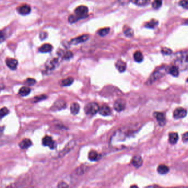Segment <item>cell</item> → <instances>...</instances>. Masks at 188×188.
Here are the masks:
<instances>
[{
	"label": "cell",
	"instance_id": "6da1fadb",
	"mask_svg": "<svg viewBox=\"0 0 188 188\" xmlns=\"http://www.w3.org/2000/svg\"><path fill=\"white\" fill-rule=\"evenodd\" d=\"M174 66L180 70H188V51L178 52L173 58Z\"/></svg>",
	"mask_w": 188,
	"mask_h": 188
},
{
	"label": "cell",
	"instance_id": "7a4b0ae2",
	"mask_svg": "<svg viewBox=\"0 0 188 188\" xmlns=\"http://www.w3.org/2000/svg\"><path fill=\"white\" fill-rule=\"evenodd\" d=\"M166 72L167 68L164 66L157 68V69L152 73V74L151 75L147 82L149 84H151L153 82H155L161 78L163 76H164Z\"/></svg>",
	"mask_w": 188,
	"mask_h": 188
},
{
	"label": "cell",
	"instance_id": "3957f363",
	"mask_svg": "<svg viewBox=\"0 0 188 188\" xmlns=\"http://www.w3.org/2000/svg\"><path fill=\"white\" fill-rule=\"evenodd\" d=\"M100 107L98 103L95 102L88 103L85 107V112L86 114L89 115H94L98 112Z\"/></svg>",
	"mask_w": 188,
	"mask_h": 188
},
{
	"label": "cell",
	"instance_id": "277c9868",
	"mask_svg": "<svg viewBox=\"0 0 188 188\" xmlns=\"http://www.w3.org/2000/svg\"><path fill=\"white\" fill-rule=\"evenodd\" d=\"M88 13V8L84 6H80L75 10V15L80 19L86 18Z\"/></svg>",
	"mask_w": 188,
	"mask_h": 188
},
{
	"label": "cell",
	"instance_id": "5b68a950",
	"mask_svg": "<svg viewBox=\"0 0 188 188\" xmlns=\"http://www.w3.org/2000/svg\"><path fill=\"white\" fill-rule=\"evenodd\" d=\"M59 64V59L57 58L50 59L45 64V68L47 71H51L55 69Z\"/></svg>",
	"mask_w": 188,
	"mask_h": 188
},
{
	"label": "cell",
	"instance_id": "8992f818",
	"mask_svg": "<svg viewBox=\"0 0 188 188\" xmlns=\"http://www.w3.org/2000/svg\"><path fill=\"white\" fill-rule=\"evenodd\" d=\"M187 115V111L184 108H177L173 112V117L175 119L183 118Z\"/></svg>",
	"mask_w": 188,
	"mask_h": 188
},
{
	"label": "cell",
	"instance_id": "52a82bcc",
	"mask_svg": "<svg viewBox=\"0 0 188 188\" xmlns=\"http://www.w3.org/2000/svg\"><path fill=\"white\" fill-rule=\"evenodd\" d=\"M114 109L117 112L123 111L126 107V102L123 99H118L115 101L114 105Z\"/></svg>",
	"mask_w": 188,
	"mask_h": 188
},
{
	"label": "cell",
	"instance_id": "ba28073f",
	"mask_svg": "<svg viewBox=\"0 0 188 188\" xmlns=\"http://www.w3.org/2000/svg\"><path fill=\"white\" fill-rule=\"evenodd\" d=\"M66 103L63 100H58L54 102V105L52 106L51 110L54 111L61 110L66 108Z\"/></svg>",
	"mask_w": 188,
	"mask_h": 188
},
{
	"label": "cell",
	"instance_id": "9c48e42d",
	"mask_svg": "<svg viewBox=\"0 0 188 188\" xmlns=\"http://www.w3.org/2000/svg\"><path fill=\"white\" fill-rule=\"evenodd\" d=\"M17 10L18 11V13L20 14L26 16L30 13L31 12V7L28 5H24L18 7Z\"/></svg>",
	"mask_w": 188,
	"mask_h": 188
},
{
	"label": "cell",
	"instance_id": "30bf717a",
	"mask_svg": "<svg viewBox=\"0 0 188 188\" xmlns=\"http://www.w3.org/2000/svg\"><path fill=\"white\" fill-rule=\"evenodd\" d=\"M88 39H89L88 35H83L78 36L77 38H75L74 39L71 40L70 41V44H72V45H77V44L85 42L86 40H88Z\"/></svg>",
	"mask_w": 188,
	"mask_h": 188
},
{
	"label": "cell",
	"instance_id": "8fae6325",
	"mask_svg": "<svg viewBox=\"0 0 188 188\" xmlns=\"http://www.w3.org/2000/svg\"><path fill=\"white\" fill-rule=\"evenodd\" d=\"M42 144L44 146H48L51 149L54 148V142L53 139H52L51 137L49 136H46L44 137L42 139Z\"/></svg>",
	"mask_w": 188,
	"mask_h": 188
},
{
	"label": "cell",
	"instance_id": "7c38bea8",
	"mask_svg": "<svg viewBox=\"0 0 188 188\" xmlns=\"http://www.w3.org/2000/svg\"><path fill=\"white\" fill-rule=\"evenodd\" d=\"M6 63L10 70H16L17 66H18L17 60L14 59V58H7L6 60Z\"/></svg>",
	"mask_w": 188,
	"mask_h": 188
},
{
	"label": "cell",
	"instance_id": "4fadbf2b",
	"mask_svg": "<svg viewBox=\"0 0 188 188\" xmlns=\"http://www.w3.org/2000/svg\"><path fill=\"white\" fill-rule=\"evenodd\" d=\"M142 163L143 160L140 156H135L131 160V164L133 165L135 167H140Z\"/></svg>",
	"mask_w": 188,
	"mask_h": 188
},
{
	"label": "cell",
	"instance_id": "5bb4252c",
	"mask_svg": "<svg viewBox=\"0 0 188 188\" xmlns=\"http://www.w3.org/2000/svg\"><path fill=\"white\" fill-rule=\"evenodd\" d=\"M98 112L101 115H102L103 116H109L111 114V108H110L107 105H104L100 107Z\"/></svg>",
	"mask_w": 188,
	"mask_h": 188
},
{
	"label": "cell",
	"instance_id": "9a60e30c",
	"mask_svg": "<svg viewBox=\"0 0 188 188\" xmlns=\"http://www.w3.org/2000/svg\"><path fill=\"white\" fill-rule=\"evenodd\" d=\"M116 67L119 72H124L126 70V63L122 60L119 59L116 62Z\"/></svg>",
	"mask_w": 188,
	"mask_h": 188
},
{
	"label": "cell",
	"instance_id": "2e32d148",
	"mask_svg": "<svg viewBox=\"0 0 188 188\" xmlns=\"http://www.w3.org/2000/svg\"><path fill=\"white\" fill-rule=\"evenodd\" d=\"M32 145V142L30 139H24L19 143V146L22 149H26Z\"/></svg>",
	"mask_w": 188,
	"mask_h": 188
},
{
	"label": "cell",
	"instance_id": "e0dca14e",
	"mask_svg": "<svg viewBox=\"0 0 188 188\" xmlns=\"http://www.w3.org/2000/svg\"><path fill=\"white\" fill-rule=\"evenodd\" d=\"M154 116H155V118L157 119V121H158V122L160 123V124H163L165 123L166 119H165L164 114L161 113V112H155L154 114Z\"/></svg>",
	"mask_w": 188,
	"mask_h": 188
},
{
	"label": "cell",
	"instance_id": "ac0fdd59",
	"mask_svg": "<svg viewBox=\"0 0 188 188\" xmlns=\"http://www.w3.org/2000/svg\"><path fill=\"white\" fill-rule=\"evenodd\" d=\"M170 170L169 167L165 165H160L157 167V172L161 174H167Z\"/></svg>",
	"mask_w": 188,
	"mask_h": 188
},
{
	"label": "cell",
	"instance_id": "d6986e66",
	"mask_svg": "<svg viewBox=\"0 0 188 188\" xmlns=\"http://www.w3.org/2000/svg\"><path fill=\"white\" fill-rule=\"evenodd\" d=\"M70 110L71 112V114L75 115L79 113L80 110V106L78 103H73L70 107Z\"/></svg>",
	"mask_w": 188,
	"mask_h": 188
},
{
	"label": "cell",
	"instance_id": "ffe728a7",
	"mask_svg": "<svg viewBox=\"0 0 188 188\" xmlns=\"http://www.w3.org/2000/svg\"><path fill=\"white\" fill-rule=\"evenodd\" d=\"M52 50V46L51 45L49 44H44L39 48V51L42 53H47L51 51Z\"/></svg>",
	"mask_w": 188,
	"mask_h": 188
},
{
	"label": "cell",
	"instance_id": "44dd1931",
	"mask_svg": "<svg viewBox=\"0 0 188 188\" xmlns=\"http://www.w3.org/2000/svg\"><path fill=\"white\" fill-rule=\"evenodd\" d=\"M178 135L177 133H170L169 134V142L172 144H175L178 141Z\"/></svg>",
	"mask_w": 188,
	"mask_h": 188
},
{
	"label": "cell",
	"instance_id": "7402d4cb",
	"mask_svg": "<svg viewBox=\"0 0 188 188\" xmlns=\"http://www.w3.org/2000/svg\"><path fill=\"white\" fill-rule=\"evenodd\" d=\"M168 73L174 77H178L179 74V70L175 66H172L168 69Z\"/></svg>",
	"mask_w": 188,
	"mask_h": 188
},
{
	"label": "cell",
	"instance_id": "603a6c76",
	"mask_svg": "<svg viewBox=\"0 0 188 188\" xmlns=\"http://www.w3.org/2000/svg\"><path fill=\"white\" fill-rule=\"evenodd\" d=\"M31 92V89L28 87L24 86L20 89L19 91V94L22 96H26L28 95Z\"/></svg>",
	"mask_w": 188,
	"mask_h": 188
},
{
	"label": "cell",
	"instance_id": "cb8c5ba5",
	"mask_svg": "<svg viewBox=\"0 0 188 188\" xmlns=\"http://www.w3.org/2000/svg\"><path fill=\"white\" fill-rule=\"evenodd\" d=\"M74 79L72 77H68L65 79H63V80L61 81L60 82V84L61 86H70L71 85L73 82Z\"/></svg>",
	"mask_w": 188,
	"mask_h": 188
},
{
	"label": "cell",
	"instance_id": "d4e9b609",
	"mask_svg": "<svg viewBox=\"0 0 188 188\" xmlns=\"http://www.w3.org/2000/svg\"><path fill=\"white\" fill-rule=\"evenodd\" d=\"M88 157H89V160L94 161L98 160V158H99V155L96 151L92 150L89 152V155H88Z\"/></svg>",
	"mask_w": 188,
	"mask_h": 188
},
{
	"label": "cell",
	"instance_id": "484cf974",
	"mask_svg": "<svg viewBox=\"0 0 188 188\" xmlns=\"http://www.w3.org/2000/svg\"><path fill=\"white\" fill-rule=\"evenodd\" d=\"M131 2L138 6H145L150 2V0H130Z\"/></svg>",
	"mask_w": 188,
	"mask_h": 188
},
{
	"label": "cell",
	"instance_id": "4316f807",
	"mask_svg": "<svg viewBox=\"0 0 188 188\" xmlns=\"http://www.w3.org/2000/svg\"><path fill=\"white\" fill-rule=\"evenodd\" d=\"M134 58L136 62L140 63L142 61L144 57L141 52L137 51L134 54Z\"/></svg>",
	"mask_w": 188,
	"mask_h": 188
},
{
	"label": "cell",
	"instance_id": "83f0119b",
	"mask_svg": "<svg viewBox=\"0 0 188 188\" xmlns=\"http://www.w3.org/2000/svg\"><path fill=\"white\" fill-rule=\"evenodd\" d=\"M59 55L62 56L63 58L65 59H69L73 57V54L70 51H67L66 52H62Z\"/></svg>",
	"mask_w": 188,
	"mask_h": 188
},
{
	"label": "cell",
	"instance_id": "f1b7e54d",
	"mask_svg": "<svg viewBox=\"0 0 188 188\" xmlns=\"http://www.w3.org/2000/svg\"><path fill=\"white\" fill-rule=\"evenodd\" d=\"M124 34L128 37H131V36L133 35V34H134V31L133 30V29L130 28V27H124Z\"/></svg>",
	"mask_w": 188,
	"mask_h": 188
},
{
	"label": "cell",
	"instance_id": "f546056e",
	"mask_svg": "<svg viewBox=\"0 0 188 188\" xmlns=\"http://www.w3.org/2000/svg\"><path fill=\"white\" fill-rule=\"evenodd\" d=\"M162 4V0H154L152 2V7L155 9L160 8Z\"/></svg>",
	"mask_w": 188,
	"mask_h": 188
},
{
	"label": "cell",
	"instance_id": "4dcf8cb0",
	"mask_svg": "<svg viewBox=\"0 0 188 188\" xmlns=\"http://www.w3.org/2000/svg\"><path fill=\"white\" fill-rule=\"evenodd\" d=\"M110 28H105L101 29L98 30V33L101 36H104L108 34L110 32Z\"/></svg>",
	"mask_w": 188,
	"mask_h": 188
},
{
	"label": "cell",
	"instance_id": "1f68e13d",
	"mask_svg": "<svg viewBox=\"0 0 188 188\" xmlns=\"http://www.w3.org/2000/svg\"><path fill=\"white\" fill-rule=\"evenodd\" d=\"M158 24V22L155 20H152L145 24V26L149 28H154Z\"/></svg>",
	"mask_w": 188,
	"mask_h": 188
},
{
	"label": "cell",
	"instance_id": "d6a6232c",
	"mask_svg": "<svg viewBox=\"0 0 188 188\" xmlns=\"http://www.w3.org/2000/svg\"><path fill=\"white\" fill-rule=\"evenodd\" d=\"M9 113V110L6 107H3L0 109V119H2Z\"/></svg>",
	"mask_w": 188,
	"mask_h": 188
},
{
	"label": "cell",
	"instance_id": "836d02e7",
	"mask_svg": "<svg viewBox=\"0 0 188 188\" xmlns=\"http://www.w3.org/2000/svg\"><path fill=\"white\" fill-rule=\"evenodd\" d=\"M36 83V80L33 78H28L25 81V84L28 86H33Z\"/></svg>",
	"mask_w": 188,
	"mask_h": 188
},
{
	"label": "cell",
	"instance_id": "e575fe53",
	"mask_svg": "<svg viewBox=\"0 0 188 188\" xmlns=\"http://www.w3.org/2000/svg\"><path fill=\"white\" fill-rule=\"evenodd\" d=\"M47 98V96L45 95H42L38 96L34 98L33 102H38L40 101L43 100Z\"/></svg>",
	"mask_w": 188,
	"mask_h": 188
},
{
	"label": "cell",
	"instance_id": "d590c367",
	"mask_svg": "<svg viewBox=\"0 0 188 188\" xmlns=\"http://www.w3.org/2000/svg\"><path fill=\"white\" fill-rule=\"evenodd\" d=\"M79 19H80V18H79L76 15H71L69 17L68 21L70 22V23H73L75 22L78 21Z\"/></svg>",
	"mask_w": 188,
	"mask_h": 188
},
{
	"label": "cell",
	"instance_id": "8d00e7d4",
	"mask_svg": "<svg viewBox=\"0 0 188 188\" xmlns=\"http://www.w3.org/2000/svg\"><path fill=\"white\" fill-rule=\"evenodd\" d=\"M161 52H162L163 54H165V55H169V54H171L172 52L171 50L168 49V48H166V47L163 48L161 50Z\"/></svg>",
	"mask_w": 188,
	"mask_h": 188
},
{
	"label": "cell",
	"instance_id": "74e56055",
	"mask_svg": "<svg viewBox=\"0 0 188 188\" xmlns=\"http://www.w3.org/2000/svg\"><path fill=\"white\" fill-rule=\"evenodd\" d=\"M57 188H68V185L67 184V183L65 182H60L58 185H57Z\"/></svg>",
	"mask_w": 188,
	"mask_h": 188
},
{
	"label": "cell",
	"instance_id": "f35d334b",
	"mask_svg": "<svg viewBox=\"0 0 188 188\" xmlns=\"http://www.w3.org/2000/svg\"><path fill=\"white\" fill-rule=\"evenodd\" d=\"M179 4L183 8H188V0H182Z\"/></svg>",
	"mask_w": 188,
	"mask_h": 188
},
{
	"label": "cell",
	"instance_id": "ab89813d",
	"mask_svg": "<svg viewBox=\"0 0 188 188\" xmlns=\"http://www.w3.org/2000/svg\"><path fill=\"white\" fill-rule=\"evenodd\" d=\"M6 39V34L3 31H0V43L2 42Z\"/></svg>",
	"mask_w": 188,
	"mask_h": 188
},
{
	"label": "cell",
	"instance_id": "60d3db41",
	"mask_svg": "<svg viewBox=\"0 0 188 188\" xmlns=\"http://www.w3.org/2000/svg\"><path fill=\"white\" fill-rule=\"evenodd\" d=\"M47 36V34L45 32H42L40 34V38L41 39V40H44V39H46Z\"/></svg>",
	"mask_w": 188,
	"mask_h": 188
},
{
	"label": "cell",
	"instance_id": "b9f144b4",
	"mask_svg": "<svg viewBox=\"0 0 188 188\" xmlns=\"http://www.w3.org/2000/svg\"><path fill=\"white\" fill-rule=\"evenodd\" d=\"M182 140L183 142H188V132L183 134L182 137Z\"/></svg>",
	"mask_w": 188,
	"mask_h": 188
},
{
	"label": "cell",
	"instance_id": "7bdbcfd3",
	"mask_svg": "<svg viewBox=\"0 0 188 188\" xmlns=\"http://www.w3.org/2000/svg\"><path fill=\"white\" fill-rule=\"evenodd\" d=\"M146 188H163L162 187H160L159 186H156V185H152V186H147Z\"/></svg>",
	"mask_w": 188,
	"mask_h": 188
},
{
	"label": "cell",
	"instance_id": "ee69618b",
	"mask_svg": "<svg viewBox=\"0 0 188 188\" xmlns=\"http://www.w3.org/2000/svg\"><path fill=\"white\" fill-rule=\"evenodd\" d=\"M130 188H139L137 186H135V185H133V186H131Z\"/></svg>",
	"mask_w": 188,
	"mask_h": 188
},
{
	"label": "cell",
	"instance_id": "f6af8a7d",
	"mask_svg": "<svg viewBox=\"0 0 188 188\" xmlns=\"http://www.w3.org/2000/svg\"><path fill=\"white\" fill-rule=\"evenodd\" d=\"M188 188L187 187H175V188Z\"/></svg>",
	"mask_w": 188,
	"mask_h": 188
},
{
	"label": "cell",
	"instance_id": "bcb514c9",
	"mask_svg": "<svg viewBox=\"0 0 188 188\" xmlns=\"http://www.w3.org/2000/svg\"><path fill=\"white\" fill-rule=\"evenodd\" d=\"M33 188V187H31V188Z\"/></svg>",
	"mask_w": 188,
	"mask_h": 188
},
{
	"label": "cell",
	"instance_id": "7dc6e473",
	"mask_svg": "<svg viewBox=\"0 0 188 188\" xmlns=\"http://www.w3.org/2000/svg\"><path fill=\"white\" fill-rule=\"evenodd\" d=\"M187 82H188V79H187Z\"/></svg>",
	"mask_w": 188,
	"mask_h": 188
}]
</instances>
